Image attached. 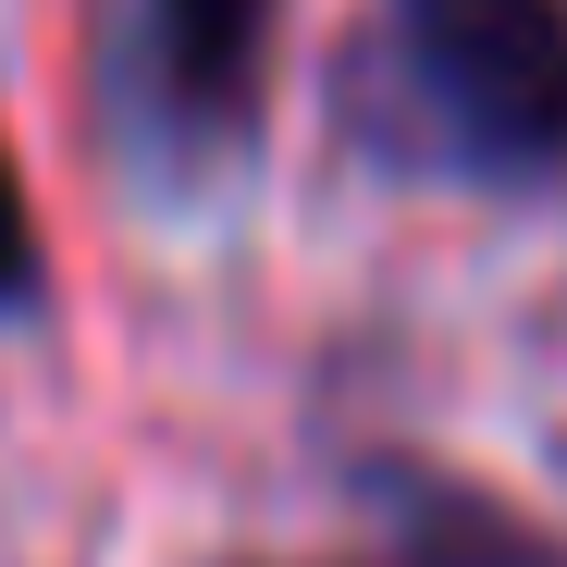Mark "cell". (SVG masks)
Returning <instances> with one entry per match:
<instances>
[{"label": "cell", "instance_id": "3957f363", "mask_svg": "<svg viewBox=\"0 0 567 567\" xmlns=\"http://www.w3.org/2000/svg\"><path fill=\"white\" fill-rule=\"evenodd\" d=\"M420 567H567L555 543H530L518 518L494 506H456V494H420Z\"/></svg>", "mask_w": 567, "mask_h": 567}, {"label": "cell", "instance_id": "7a4b0ae2", "mask_svg": "<svg viewBox=\"0 0 567 567\" xmlns=\"http://www.w3.org/2000/svg\"><path fill=\"white\" fill-rule=\"evenodd\" d=\"M148 74L173 124L223 136L271 74V0H148Z\"/></svg>", "mask_w": 567, "mask_h": 567}, {"label": "cell", "instance_id": "6da1fadb", "mask_svg": "<svg viewBox=\"0 0 567 567\" xmlns=\"http://www.w3.org/2000/svg\"><path fill=\"white\" fill-rule=\"evenodd\" d=\"M383 50L468 185L567 173V0H383Z\"/></svg>", "mask_w": 567, "mask_h": 567}, {"label": "cell", "instance_id": "277c9868", "mask_svg": "<svg viewBox=\"0 0 567 567\" xmlns=\"http://www.w3.org/2000/svg\"><path fill=\"white\" fill-rule=\"evenodd\" d=\"M38 309V210H25V173L13 148H0V321Z\"/></svg>", "mask_w": 567, "mask_h": 567}]
</instances>
